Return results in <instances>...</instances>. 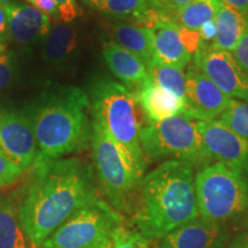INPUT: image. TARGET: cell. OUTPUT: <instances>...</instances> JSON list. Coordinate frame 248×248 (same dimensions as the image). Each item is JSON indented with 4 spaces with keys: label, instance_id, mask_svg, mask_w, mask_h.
<instances>
[{
    "label": "cell",
    "instance_id": "1",
    "mask_svg": "<svg viewBox=\"0 0 248 248\" xmlns=\"http://www.w3.org/2000/svg\"><path fill=\"white\" fill-rule=\"evenodd\" d=\"M33 170L35 181L18 207V216L30 240L39 248L98 195L91 166L79 157L59 159Z\"/></svg>",
    "mask_w": 248,
    "mask_h": 248
},
{
    "label": "cell",
    "instance_id": "2",
    "mask_svg": "<svg viewBox=\"0 0 248 248\" xmlns=\"http://www.w3.org/2000/svg\"><path fill=\"white\" fill-rule=\"evenodd\" d=\"M139 192L133 224L150 243L200 217L194 167L185 161H164L142 178Z\"/></svg>",
    "mask_w": 248,
    "mask_h": 248
},
{
    "label": "cell",
    "instance_id": "3",
    "mask_svg": "<svg viewBox=\"0 0 248 248\" xmlns=\"http://www.w3.org/2000/svg\"><path fill=\"white\" fill-rule=\"evenodd\" d=\"M90 98L74 86L46 93L29 114L37 141L32 169L84 150L91 138Z\"/></svg>",
    "mask_w": 248,
    "mask_h": 248
},
{
    "label": "cell",
    "instance_id": "4",
    "mask_svg": "<svg viewBox=\"0 0 248 248\" xmlns=\"http://www.w3.org/2000/svg\"><path fill=\"white\" fill-rule=\"evenodd\" d=\"M90 142L93 164L105 195L117 212H129L144 172L93 115Z\"/></svg>",
    "mask_w": 248,
    "mask_h": 248
},
{
    "label": "cell",
    "instance_id": "5",
    "mask_svg": "<svg viewBox=\"0 0 248 248\" xmlns=\"http://www.w3.org/2000/svg\"><path fill=\"white\" fill-rule=\"evenodd\" d=\"M89 98L92 115L100 120L111 138L145 172L146 159L139 138L137 101L132 91L115 80L102 79L92 86Z\"/></svg>",
    "mask_w": 248,
    "mask_h": 248
},
{
    "label": "cell",
    "instance_id": "6",
    "mask_svg": "<svg viewBox=\"0 0 248 248\" xmlns=\"http://www.w3.org/2000/svg\"><path fill=\"white\" fill-rule=\"evenodd\" d=\"M195 195L199 215L223 223L248 210V182L243 170L221 162L203 167L195 175Z\"/></svg>",
    "mask_w": 248,
    "mask_h": 248
},
{
    "label": "cell",
    "instance_id": "7",
    "mask_svg": "<svg viewBox=\"0 0 248 248\" xmlns=\"http://www.w3.org/2000/svg\"><path fill=\"white\" fill-rule=\"evenodd\" d=\"M144 155L152 161H185L202 169L212 162L204 153L197 120L186 114L148 122L139 132Z\"/></svg>",
    "mask_w": 248,
    "mask_h": 248
},
{
    "label": "cell",
    "instance_id": "8",
    "mask_svg": "<svg viewBox=\"0 0 248 248\" xmlns=\"http://www.w3.org/2000/svg\"><path fill=\"white\" fill-rule=\"evenodd\" d=\"M120 214L98 198L74 214L39 248H110Z\"/></svg>",
    "mask_w": 248,
    "mask_h": 248
},
{
    "label": "cell",
    "instance_id": "9",
    "mask_svg": "<svg viewBox=\"0 0 248 248\" xmlns=\"http://www.w3.org/2000/svg\"><path fill=\"white\" fill-rule=\"evenodd\" d=\"M193 63L229 98H238L248 104V73L237 63L231 53L200 43L193 55Z\"/></svg>",
    "mask_w": 248,
    "mask_h": 248
},
{
    "label": "cell",
    "instance_id": "10",
    "mask_svg": "<svg viewBox=\"0 0 248 248\" xmlns=\"http://www.w3.org/2000/svg\"><path fill=\"white\" fill-rule=\"evenodd\" d=\"M0 151L22 172L32 168L37 155V141L28 114L0 110Z\"/></svg>",
    "mask_w": 248,
    "mask_h": 248
},
{
    "label": "cell",
    "instance_id": "11",
    "mask_svg": "<svg viewBox=\"0 0 248 248\" xmlns=\"http://www.w3.org/2000/svg\"><path fill=\"white\" fill-rule=\"evenodd\" d=\"M201 144L210 162L243 170L248 162V142L218 120L197 121Z\"/></svg>",
    "mask_w": 248,
    "mask_h": 248
},
{
    "label": "cell",
    "instance_id": "12",
    "mask_svg": "<svg viewBox=\"0 0 248 248\" xmlns=\"http://www.w3.org/2000/svg\"><path fill=\"white\" fill-rule=\"evenodd\" d=\"M183 113L200 121L215 120L222 115L232 100L206 74L195 66L187 69Z\"/></svg>",
    "mask_w": 248,
    "mask_h": 248
},
{
    "label": "cell",
    "instance_id": "13",
    "mask_svg": "<svg viewBox=\"0 0 248 248\" xmlns=\"http://www.w3.org/2000/svg\"><path fill=\"white\" fill-rule=\"evenodd\" d=\"M147 27L151 31L154 61L184 69L192 61V55L181 37V27L171 18L152 9Z\"/></svg>",
    "mask_w": 248,
    "mask_h": 248
},
{
    "label": "cell",
    "instance_id": "14",
    "mask_svg": "<svg viewBox=\"0 0 248 248\" xmlns=\"http://www.w3.org/2000/svg\"><path fill=\"white\" fill-rule=\"evenodd\" d=\"M225 224L198 217L157 241L154 248H228Z\"/></svg>",
    "mask_w": 248,
    "mask_h": 248
},
{
    "label": "cell",
    "instance_id": "15",
    "mask_svg": "<svg viewBox=\"0 0 248 248\" xmlns=\"http://www.w3.org/2000/svg\"><path fill=\"white\" fill-rule=\"evenodd\" d=\"M0 7L7 17L11 39L18 44L30 45L46 38L52 26L51 20L36 6L16 0H0Z\"/></svg>",
    "mask_w": 248,
    "mask_h": 248
},
{
    "label": "cell",
    "instance_id": "16",
    "mask_svg": "<svg viewBox=\"0 0 248 248\" xmlns=\"http://www.w3.org/2000/svg\"><path fill=\"white\" fill-rule=\"evenodd\" d=\"M102 57L114 76L123 83L125 88L137 90L150 79L147 66L128 49L111 42L102 46Z\"/></svg>",
    "mask_w": 248,
    "mask_h": 248
},
{
    "label": "cell",
    "instance_id": "17",
    "mask_svg": "<svg viewBox=\"0 0 248 248\" xmlns=\"http://www.w3.org/2000/svg\"><path fill=\"white\" fill-rule=\"evenodd\" d=\"M132 93L148 122H157L184 111V106L178 99L154 84L151 78Z\"/></svg>",
    "mask_w": 248,
    "mask_h": 248
},
{
    "label": "cell",
    "instance_id": "18",
    "mask_svg": "<svg viewBox=\"0 0 248 248\" xmlns=\"http://www.w3.org/2000/svg\"><path fill=\"white\" fill-rule=\"evenodd\" d=\"M214 21L217 33L210 46L217 51L232 53L248 29V14L241 13L219 0Z\"/></svg>",
    "mask_w": 248,
    "mask_h": 248
},
{
    "label": "cell",
    "instance_id": "19",
    "mask_svg": "<svg viewBox=\"0 0 248 248\" xmlns=\"http://www.w3.org/2000/svg\"><path fill=\"white\" fill-rule=\"evenodd\" d=\"M113 42L128 49L148 67L154 61L151 31L147 27L132 23H117L111 27Z\"/></svg>",
    "mask_w": 248,
    "mask_h": 248
},
{
    "label": "cell",
    "instance_id": "20",
    "mask_svg": "<svg viewBox=\"0 0 248 248\" xmlns=\"http://www.w3.org/2000/svg\"><path fill=\"white\" fill-rule=\"evenodd\" d=\"M84 4L108 17L135 21L140 26H146L152 13L147 0H84Z\"/></svg>",
    "mask_w": 248,
    "mask_h": 248
},
{
    "label": "cell",
    "instance_id": "21",
    "mask_svg": "<svg viewBox=\"0 0 248 248\" xmlns=\"http://www.w3.org/2000/svg\"><path fill=\"white\" fill-rule=\"evenodd\" d=\"M77 48L75 28L66 23L55 22L45 38L43 57L52 64H60L73 57Z\"/></svg>",
    "mask_w": 248,
    "mask_h": 248
},
{
    "label": "cell",
    "instance_id": "22",
    "mask_svg": "<svg viewBox=\"0 0 248 248\" xmlns=\"http://www.w3.org/2000/svg\"><path fill=\"white\" fill-rule=\"evenodd\" d=\"M0 248H38L24 231L18 208L8 199H0Z\"/></svg>",
    "mask_w": 248,
    "mask_h": 248
},
{
    "label": "cell",
    "instance_id": "23",
    "mask_svg": "<svg viewBox=\"0 0 248 248\" xmlns=\"http://www.w3.org/2000/svg\"><path fill=\"white\" fill-rule=\"evenodd\" d=\"M219 0H191L171 17L179 27L198 31L208 21L215 18Z\"/></svg>",
    "mask_w": 248,
    "mask_h": 248
},
{
    "label": "cell",
    "instance_id": "24",
    "mask_svg": "<svg viewBox=\"0 0 248 248\" xmlns=\"http://www.w3.org/2000/svg\"><path fill=\"white\" fill-rule=\"evenodd\" d=\"M148 73H150V78L154 84L178 99L184 106L186 76L182 69L153 61L148 67Z\"/></svg>",
    "mask_w": 248,
    "mask_h": 248
},
{
    "label": "cell",
    "instance_id": "25",
    "mask_svg": "<svg viewBox=\"0 0 248 248\" xmlns=\"http://www.w3.org/2000/svg\"><path fill=\"white\" fill-rule=\"evenodd\" d=\"M221 121L248 142V104L232 99L221 115Z\"/></svg>",
    "mask_w": 248,
    "mask_h": 248
},
{
    "label": "cell",
    "instance_id": "26",
    "mask_svg": "<svg viewBox=\"0 0 248 248\" xmlns=\"http://www.w3.org/2000/svg\"><path fill=\"white\" fill-rule=\"evenodd\" d=\"M150 241L145 239L139 232L120 224L114 231L110 248H148Z\"/></svg>",
    "mask_w": 248,
    "mask_h": 248
},
{
    "label": "cell",
    "instance_id": "27",
    "mask_svg": "<svg viewBox=\"0 0 248 248\" xmlns=\"http://www.w3.org/2000/svg\"><path fill=\"white\" fill-rule=\"evenodd\" d=\"M22 173V170L0 151V187L13 185Z\"/></svg>",
    "mask_w": 248,
    "mask_h": 248
},
{
    "label": "cell",
    "instance_id": "28",
    "mask_svg": "<svg viewBox=\"0 0 248 248\" xmlns=\"http://www.w3.org/2000/svg\"><path fill=\"white\" fill-rule=\"evenodd\" d=\"M15 75V58L12 52L5 51L0 53V90L11 84Z\"/></svg>",
    "mask_w": 248,
    "mask_h": 248
},
{
    "label": "cell",
    "instance_id": "29",
    "mask_svg": "<svg viewBox=\"0 0 248 248\" xmlns=\"http://www.w3.org/2000/svg\"><path fill=\"white\" fill-rule=\"evenodd\" d=\"M150 8L156 13L171 18L179 9L186 6L191 0H147Z\"/></svg>",
    "mask_w": 248,
    "mask_h": 248
},
{
    "label": "cell",
    "instance_id": "30",
    "mask_svg": "<svg viewBox=\"0 0 248 248\" xmlns=\"http://www.w3.org/2000/svg\"><path fill=\"white\" fill-rule=\"evenodd\" d=\"M59 8V17L63 22H73L78 16L79 8L76 0H54Z\"/></svg>",
    "mask_w": 248,
    "mask_h": 248
},
{
    "label": "cell",
    "instance_id": "31",
    "mask_svg": "<svg viewBox=\"0 0 248 248\" xmlns=\"http://www.w3.org/2000/svg\"><path fill=\"white\" fill-rule=\"evenodd\" d=\"M239 66L248 73V29L231 53Z\"/></svg>",
    "mask_w": 248,
    "mask_h": 248
},
{
    "label": "cell",
    "instance_id": "32",
    "mask_svg": "<svg viewBox=\"0 0 248 248\" xmlns=\"http://www.w3.org/2000/svg\"><path fill=\"white\" fill-rule=\"evenodd\" d=\"M181 37L183 43H184L185 47L187 48V51L190 52L192 55H194L197 49L199 48L200 46V36L198 31L186 29V28L181 27Z\"/></svg>",
    "mask_w": 248,
    "mask_h": 248
},
{
    "label": "cell",
    "instance_id": "33",
    "mask_svg": "<svg viewBox=\"0 0 248 248\" xmlns=\"http://www.w3.org/2000/svg\"><path fill=\"white\" fill-rule=\"evenodd\" d=\"M198 32H199L200 36V43H204V44L210 45L213 43V40L215 39L217 33L215 21L212 20L202 24V27L198 30Z\"/></svg>",
    "mask_w": 248,
    "mask_h": 248
},
{
    "label": "cell",
    "instance_id": "34",
    "mask_svg": "<svg viewBox=\"0 0 248 248\" xmlns=\"http://www.w3.org/2000/svg\"><path fill=\"white\" fill-rule=\"evenodd\" d=\"M35 6L48 16H59V8L54 0H35Z\"/></svg>",
    "mask_w": 248,
    "mask_h": 248
},
{
    "label": "cell",
    "instance_id": "35",
    "mask_svg": "<svg viewBox=\"0 0 248 248\" xmlns=\"http://www.w3.org/2000/svg\"><path fill=\"white\" fill-rule=\"evenodd\" d=\"M9 39L11 37H9L7 17H6L4 9L0 7V43L6 44Z\"/></svg>",
    "mask_w": 248,
    "mask_h": 248
},
{
    "label": "cell",
    "instance_id": "36",
    "mask_svg": "<svg viewBox=\"0 0 248 248\" xmlns=\"http://www.w3.org/2000/svg\"><path fill=\"white\" fill-rule=\"evenodd\" d=\"M229 248H248V230L238 234L229 245Z\"/></svg>",
    "mask_w": 248,
    "mask_h": 248
},
{
    "label": "cell",
    "instance_id": "37",
    "mask_svg": "<svg viewBox=\"0 0 248 248\" xmlns=\"http://www.w3.org/2000/svg\"><path fill=\"white\" fill-rule=\"evenodd\" d=\"M222 1L241 12V13L248 14V0H222Z\"/></svg>",
    "mask_w": 248,
    "mask_h": 248
},
{
    "label": "cell",
    "instance_id": "38",
    "mask_svg": "<svg viewBox=\"0 0 248 248\" xmlns=\"http://www.w3.org/2000/svg\"><path fill=\"white\" fill-rule=\"evenodd\" d=\"M5 51H7V46H6V44L0 43V53H1V52H5Z\"/></svg>",
    "mask_w": 248,
    "mask_h": 248
},
{
    "label": "cell",
    "instance_id": "39",
    "mask_svg": "<svg viewBox=\"0 0 248 248\" xmlns=\"http://www.w3.org/2000/svg\"><path fill=\"white\" fill-rule=\"evenodd\" d=\"M244 172H245V176H246L247 182H248V162H247L246 166H245V168H244Z\"/></svg>",
    "mask_w": 248,
    "mask_h": 248
},
{
    "label": "cell",
    "instance_id": "40",
    "mask_svg": "<svg viewBox=\"0 0 248 248\" xmlns=\"http://www.w3.org/2000/svg\"><path fill=\"white\" fill-rule=\"evenodd\" d=\"M24 1H26V2H29L30 5H33V6H35V0H24Z\"/></svg>",
    "mask_w": 248,
    "mask_h": 248
},
{
    "label": "cell",
    "instance_id": "41",
    "mask_svg": "<svg viewBox=\"0 0 248 248\" xmlns=\"http://www.w3.org/2000/svg\"><path fill=\"white\" fill-rule=\"evenodd\" d=\"M83 1H84V0H83Z\"/></svg>",
    "mask_w": 248,
    "mask_h": 248
}]
</instances>
